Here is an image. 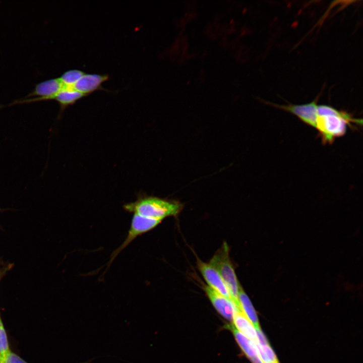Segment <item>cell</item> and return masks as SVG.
Listing matches in <instances>:
<instances>
[{
	"mask_svg": "<svg viewBox=\"0 0 363 363\" xmlns=\"http://www.w3.org/2000/svg\"><path fill=\"white\" fill-rule=\"evenodd\" d=\"M318 112L316 129L324 144H331L336 138L343 136L348 127H353L352 124L362 126L361 119L329 105H318Z\"/></svg>",
	"mask_w": 363,
	"mask_h": 363,
	"instance_id": "cell-1",
	"label": "cell"
},
{
	"mask_svg": "<svg viewBox=\"0 0 363 363\" xmlns=\"http://www.w3.org/2000/svg\"><path fill=\"white\" fill-rule=\"evenodd\" d=\"M125 211L134 214L163 219L175 216L182 211L183 205L176 201H168L154 196H140L134 202L124 205Z\"/></svg>",
	"mask_w": 363,
	"mask_h": 363,
	"instance_id": "cell-2",
	"label": "cell"
},
{
	"mask_svg": "<svg viewBox=\"0 0 363 363\" xmlns=\"http://www.w3.org/2000/svg\"><path fill=\"white\" fill-rule=\"evenodd\" d=\"M229 251L227 243H224L209 264L217 270L225 282L236 311H242L238 297L239 285L229 258Z\"/></svg>",
	"mask_w": 363,
	"mask_h": 363,
	"instance_id": "cell-3",
	"label": "cell"
},
{
	"mask_svg": "<svg viewBox=\"0 0 363 363\" xmlns=\"http://www.w3.org/2000/svg\"><path fill=\"white\" fill-rule=\"evenodd\" d=\"M162 221V219L148 218L138 214H134L126 238L122 244L112 253L108 262L107 268L109 267L118 254L132 241L138 236L156 227Z\"/></svg>",
	"mask_w": 363,
	"mask_h": 363,
	"instance_id": "cell-4",
	"label": "cell"
},
{
	"mask_svg": "<svg viewBox=\"0 0 363 363\" xmlns=\"http://www.w3.org/2000/svg\"><path fill=\"white\" fill-rule=\"evenodd\" d=\"M270 104L294 114L306 125L316 129L318 115V105L316 100L300 105H278L272 103Z\"/></svg>",
	"mask_w": 363,
	"mask_h": 363,
	"instance_id": "cell-5",
	"label": "cell"
},
{
	"mask_svg": "<svg viewBox=\"0 0 363 363\" xmlns=\"http://www.w3.org/2000/svg\"><path fill=\"white\" fill-rule=\"evenodd\" d=\"M198 267L207 282L208 286L232 301L225 282L214 268L209 264L205 263L200 260L198 261Z\"/></svg>",
	"mask_w": 363,
	"mask_h": 363,
	"instance_id": "cell-6",
	"label": "cell"
},
{
	"mask_svg": "<svg viewBox=\"0 0 363 363\" xmlns=\"http://www.w3.org/2000/svg\"><path fill=\"white\" fill-rule=\"evenodd\" d=\"M109 78L108 74L85 73L74 85L73 89L86 96L97 90L108 91L102 84Z\"/></svg>",
	"mask_w": 363,
	"mask_h": 363,
	"instance_id": "cell-7",
	"label": "cell"
},
{
	"mask_svg": "<svg viewBox=\"0 0 363 363\" xmlns=\"http://www.w3.org/2000/svg\"><path fill=\"white\" fill-rule=\"evenodd\" d=\"M205 291L216 310L225 319L231 321L236 307L232 301L208 285L204 287Z\"/></svg>",
	"mask_w": 363,
	"mask_h": 363,
	"instance_id": "cell-8",
	"label": "cell"
},
{
	"mask_svg": "<svg viewBox=\"0 0 363 363\" xmlns=\"http://www.w3.org/2000/svg\"><path fill=\"white\" fill-rule=\"evenodd\" d=\"M233 320L237 330L249 339L257 342L256 330L243 311L235 310Z\"/></svg>",
	"mask_w": 363,
	"mask_h": 363,
	"instance_id": "cell-9",
	"label": "cell"
},
{
	"mask_svg": "<svg viewBox=\"0 0 363 363\" xmlns=\"http://www.w3.org/2000/svg\"><path fill=\"white\" fill-rule=\"evenodd\" d=\"M86 96L73 88H63L54 96L53 100L58 103L62 112L67 107L73 105L78 100Z\"/></svg>",
	"mask_w": 363,
	"mask_h": 363,
	"instance_id": "cell-10",
	"label": "cell"
},
{
	"mask_svg": "<svg viewBox=\"0 0 363 363\" xmlns=\"http://www.w3.org/2000/svg\"><path fill=\"white\" fill-rule=\"evenodd\" d=\"M228 327L232 331L239 346L250 359L259 355L256 344L254 341L241 333L233 324L230 325Z\"/></svg>",
	"mask_w": 363,
	"mask_h": 363,
	"instance_id": "cell-11",
	"label": "cell"
},
{
	"mask_svg": "<svg viewBox=\"0 0 363 363\" xmlns=\"http://www.w3.org/2000/svg\"><path fill=\"white\" fill-rule=\"evenodd\" d=\"M238 297L241 310L255 329H261L256 312L249 297L240 285L239 286Z\"/></svg>",
	"mask_w": 363,
	"mask_h": 363,
	"instance_id": "cell-12",
	"label": "cell"
},
{
	"mask_svg": "<svg viewBox=\"0 0 363 363\" xmlns=\"http://www.w3.org/2000/svg\"><path fill=\"white\" fill-rule=\"evenodd\" d=\"M85 74L82 70L71 69L65 72L58 78L64 88H73L74 85Z\"/></svg>",
	"mask_w": 363,
	"mask_h": 363,
	"instance_id": "cell-13",
	"label": "cell"
},
{
	"mask_svg": "<svg viewBox=\"0 0 363 363\" xmlns=\"http://www.w3.org/2000/svg\"><path fill=\"white\" fill-rule=\"evenodd\" d=\"M259 356L263 363H279L277 357L269 344L256 343Z\"/></svg>",
	"mask_w": 363,
	"mask_h": 363,
	"instance_id": "cell-14",
	"label": "cell"
},
{
	"mask_svg": "<svg viewBox=\"0 0 363 363\" xmlns=\"http://www.w3.org/2000/svg\"><path fill=\"white\" fill-rule=\"evenodd\" d=\"M10 350L7 333L0 315V363H3Z\"/></svg>",
	"mask_w": 363,
	"mask_h": 363,
	"instance_id": "cell-15",
	"label": "cell"
},
{
	"mask_svg": "<svg viewBox=\"0 0 363 363\" xmlns=\"http://www.w3.org/2000/svg\"><path fill=\"white\" fill-rule=\"evenodd\" d=\"M3 363H28L11 350L7 354Z\"/></svg>",
	"mask_w": 363,
	"mask_h": 363,
	"instance_id": "cell-16",
	"label": "cell"
},
{
	"mask_svg": "<svg viewBox=\"0 0 363 363\" xmlns=\"http://www.w3.org/2000/svg\"><path fill=\"white\" fill-rule=\"evenodd\" d=\"M257 336V342L262 345L269 344L265 335L262 331L261 329H256Z\"/></svg>",
	"mask_w": 363,
	"mask_h": 363,
	"instance_id": "cell-17",
	"label": "cell"
},
{
	"mask_svg": "<svg viewBox=\"0 0 363 363\" xmlns=\"http://www.w3.org/2000/svg\"><path fill=\"white\" fill-rule=\"evenodd\" d=\"M252 363H263L259 355L250 359Z\"/></svg>",
	"mask_w": 363,
	"mask_h": 363,
	"instance_id": "cell-18",
	"label": "cell"
}]
</instances>
